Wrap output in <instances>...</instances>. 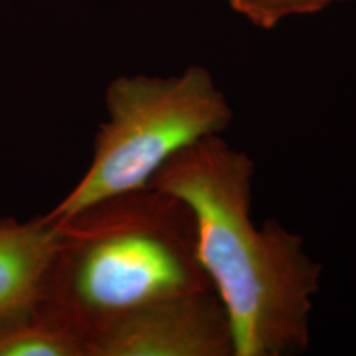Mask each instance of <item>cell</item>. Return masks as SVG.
I'll return each instance as SVG.
<instances>
[{
    "label": "cell",
    "mask_w": 356,
    "mask_h": 356,
    "mask_svg": "<svg viewBox=\"0 0 356 356\" xmlns=\"http://www.w3.org/2000/svg\"><path fill=\"white\" fill-rule=\"evenodd\" d=\"M256 165L221 136L172 157L150 188L188 204L200 264L229 317L234 356L297 355L310 345V314L322 266L277 220L251 221Z\"/></svg>",
    "instance_id": "obj_1"
},
{
    "label": "cell",
    "mask_w": 356,
    "mask_h": 356,
    "mask_svg": "<svg viewBox=\"0 0 356 356\" xmlns=\"http://www.w3.org/2000/svg\"><path fill=\"white\" fill-rule=\"evenodd\" d=\"M56 222L35 318L79 341L124 315L185 292L211 291L190 207L150 186L101 200ZM215 291V289H213Z\"/></svg>",
    "instance_id": "obj_2"
},
{
    "label": "cell",
    "mask_w": 356,
    "mask_h": 356,
    "mask_svg": "<svg viewBox=\"0 0 356 356\" xmlns=\"http://www.w3.org/2000/svg\"><path fill=\"white\" fill-rule=\"evenodd\" d=\"M108 121L95 137L88 170L43 215L61 221L101 200L145 188L178 152L208 136H221L233 108L203 66L175 76H119L106 88Z\"/></svg>",
    "instance_id": "obj_3"
},
{
    "label": "cell",
    "mask_w": 356,
    "mask_h": 356,
    "mask_svg": "<svg viewBox=\"0 0 356 356\" xmlns=\"http://www.w3.org/2000/svg\"><path fill=\"white\" fill-rule=\"evenodd\" d=\"M86 356H234V340L211 289L177 293L124 315L88 341Z\"/></svg>",
    "instance_id": "obj_4"
},
{
    "label": "cell",
    "mask_w": 356,
    "mask_h": 356,
    "mask_svg": "<svg viewBox=\"0 0 356 356\" xmlns=\"http://www.w3.org/2000/svg\"><path fill=\"white\" fill-rule=\"evenodd\" d=\"M56 238V222L44 216L0 220V332L35 318Z\"/></svg>",
    "instance_id": "obj_5"
},
{
    "label": "cell",
    "mask_w": 356,
    "mask_h": 356,
    "mask_svg": "<svg viewBox=\"0 0 356 356\" xmlns=\"http://www.w3.org/2000/svg\"><path fill=\"white\" fill-rule=\"evenodd\" d=\"M0 356H84L79 341L37 318L0 332Z\"/></svg>",
    "instance_id": "obj_6"
},
{
    "label": "cell",
    "mask_w": 356,
    "mask_h": 356,
    "mask_svg": "<svg viewBox=\"0 0 356 356\" xmlns=\"http://www.w3.org/2000/svg\"><path fill=\"white\" fill-rule=\"evenodd\" d=\"M231 8L257 29L273 30L291 17L312 15L341 0H228Z\"/></svg>",
    "instance_id": "obj_7"
}]
</instances>
